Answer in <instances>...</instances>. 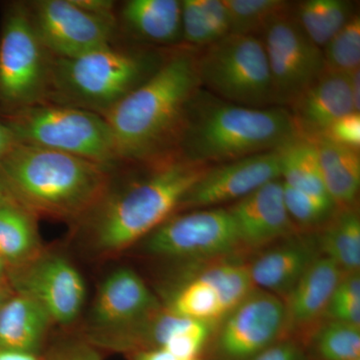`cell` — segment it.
Instances as JSON below:
<instances>
[{
	"label": "cell",
	"mask_w": 360,
	"mask_h": 360,
	"mask_svg": "<svg viewBox=\"0 0 360 360\" xmlns=\"http://www.w3.org/2000/svg\"><path fill=\"white\" fill-rule=\"evenodd\" d=\"M141 174L115 186L78 222L98 257H113L146 238L179 210L180 203L210 167L177 153L136 163Z\"/></svg>",
	"instance_id": "obj_1"
},
{
	"label": "cell",
	"mask_w": 360,
	"mask_h": 360,
	"mask_svg": "<svg viewBox=\"0 0 360 360\" xmlns=\"http://www.w3.org/2000/svg\"><path fill=\"white\" fill-rule=\"evenodd\" d=\"M200 89L195 49L182 46L165 53L146 82L103 115L120 165L176 153L187 108Z\"/></svg>",
	"instance_id": "obj_2"
},
{
	"label": "cell",
	"mask_w": 360,
	"mask_h": 360,
	"mask_svg": "<svg viewBox=\"0 0 360 360\" xmlns=\"http://www.w3.org/2000/svg\"><path fill=\"white\" fill-rule=\"evenodd\" d=\"M115 168L16 142L0 161V187L39 217L80 222L108 191Z\"/></svg>",
	"instance_id": "obj_3"
},
{
	"label": "cell",
	"mask_w": 360,
	"mask_h": 360,
	"mask_svg": "<svg viewBox=\"0 0 360 360\" xmlns=\"http://www.w3.org/2000/svg\"><path fill=\"white\" fill-rule=\"evenodd\" d=\"M300 134L290 110L246 108L200 89L187 108L175 151L198 165H221L283 148Z\"/></svg>",
	"instance_id": "obj_4"
},
{
	"label": "cell",
	"mask_w": 360,
	"mask_h": 360,
	"mask_svg": "<svg viewBox=\"0 0 360 360\" xmlns=\"http://www.w3.org/2000/svg\"><path fill=\"white\" fill-rule=\"evenodd\" d=\"M165 56L110 45L77 58L51 56L44 103L103 115L146 82Z\"/></svg>",
	"instance_id": "obj_5"
},
{
	"label": "cell",
	"mask_w": 360,
	"mask_h": 360,
	"mask_svg": "<svg viewBox=\"0 0 360 360\" xmlns=\"http://www.w3.org/2000/svg\"><path fill=\"white\" fill-rule=\"evenodd\" d=\"M2 117L20 143L60 151L110 168L120 165L110 125L96 112L41 103Z\"/></svg>",
	"instance_id": "obj_6"
},
{
	"label": "cell",
	"mask_w": 360,
	"mask_h": 360,
	"mask_svg": "<svg viewBox=\"0 0 360 360\" xmlns=\"http://www.w3.org/2000/svg\"><path fill=\"white\" fill-rule=\"evenodd\" d=\"M200 87L229 103L274 106L269 59L257 35L231 34L196 51Z\"/></svg>",
	"instance_id": "obj_7"
},
{
	"label": "cell",
	"mask_w": 360,
	"mask_h": 360,
	"mask_svg": "<svg viewBox=\"0 0 360 360\" xmlns=\"http://www.w3.org/2000/svg\"><path fill=\"white\" fill-rule=\"evenodd\" d=\"M51 60L33 27L27 4H9L0 32L1 115L44 103Z\"/></svg>",
	"instance_id": "obj_8"
},
{
	"label": "cell",
	"mask_w": 360,
	"mask_h": 360,
	"mask_svg": "<svg viewBox=\"0 0 360 360\" xmlns=\"http://www.w3.org/2000/svg\"><path fill=\"white\" fill-rule=\"evenodd\" d=\"M139 245L148 255L177 262H212L245 252L226 207L175 213Z\"/></svg>",
	"instance_id": "obj_9"
},
{
	"label": "cell",
	"mask_w": 360,
	"mask_h": 360,
	"mask_svg": "<svg viewBox=\"0 0 360 360\" xmlns=\"http://www.w3.org/2000/svg\"><path fill=\"white\" fill-rule=\"evenodd\" d=\"M292 6L276 15L262 33L274 106L284 108H290L326 70L323 51L298 25Z\"/></svg>",
	"instance_id": "obj_10"
},
{
	"label": "cell",
	"mask_w": 360,
	"mask_h": 360,
	"mask_svg": "<svg viewBox=\"0 0 360 360\" xmlns=\"http://www.w3.org/2000/svg\"><path fill=\"white\" fill-rule=\"evenodd\" d=\"M286 340L283 298L255 290L221 321L213 341L215 360H248Z\"/></svg>",
	"instance_id": "obj_11"
},
{
	"label": "cell",
	"mask_w": 360,
	"mask_h": 360,
	"mask_svg": "<svg viewBox=\"0 0 360 360\" xmlns=\"http://www.w3.org/2000/svg\"><path fill=\"white\" fill-rule=\"evenodd\" d=\"M11 290L39 303L54 324L77 321L86 300L84 276L65 255L42 251L27 264L9 271Z\"/></svg>",
	"instance_id": "obj_12"
},
{
	"label": "cell",
	"mask_w": 360,
	"mask_h": 360,
	"mask_svg": "<svg viewBox=\"0 0 360 360\" xmlns=\"http://www.w3.org/2000/svg\"><path fill=\"white\" fill-rule=\"evenodd\" d=\"M27 6L37 37L53 58H77L111 45L115 18L90 13L73 0H40Z\"/></svg>",
	"instance_id": "obj_13"
},
{
	"label": "cell",
	"mask_w": 360,
	"mask_h": 360,
	"mask_svg": "<svg viewBox=\"0 0 360 360\" xmlns=\"http://www.w3.org/2000/svg\"><path fill=\"white\" fill-rule=\"evenodd\" d=\"M162 304L139 274L120 267L103 279L82 336L94 343L129 330L158 311Z\"/></svg>",
	"instance_id": "obj_14"
},
{
	"label": "cell",
	"mask_w": 360,
	"mask_h": 360,
	"mask_svg": "<svg viewBox=\"0 0 360 360\" xmlns=\"http://www.w3.org/2000/svg\"><path fill=\"white\" fill-rule=\"evenodd\" d=\"M281 179L279 148L213 165L186 194L176 213L233 203Z\"/></svg>",
	"instance_id": "obj_15"
},
{
	"label": "cell",
	"mask_w": 360,
	"mask_h": 360,
	"mask_svg": "<svg viewBox=\"0 0 360 360\" xmlns=\"http://www.w3.org/2000/svg\"><path fill=\"white\" fill-rule=\"evenodd\" d=\"M226 208L245 252L262 250L300 232L286 210L281 179L272 180Z\"/></svg>",
	"instance_id": "obj_16"
},
{
	"label": "cell",
	"mask_w": 360,
	"mask_h": 360,
	"mask_svg": "<svg viewBox=\"0 0 360 360\" xmlns=\"http://www.w3.org/2000/svg\"><path fill=\"white\" fill-rule=\"evenodd\" d=\"M319 257L316 232L300 231L267 248L248 264L255 288L281 298Z\"/></svg>",
	"instance_id": "obj_17"
},
{
	"label": "cell",
	"mask_w": 360,
	"mask_h": 360,
	"mask_svg": "<svg viewBox=\"0 0 360 360\" xmlns=\"http://www.w3.org/2000/svg\"><path fill=\"white\" fill-rule=\"evenodd\" d=\"M335 262L319 257L285 296L286 335H314L345 276Z\"/></svg>",
	"instance_id": "obj_18"
},
{
	"label": "cell",
	"mask_w": 360,
	"mask_h": 360,
	"mask_svg": "<svg viewBox=\"0 0 360 360\" xmlns=\"http://www.w3.org/2000/svg\"><path fill=\"white\" fill-rule=\"evenodd\" d=\"M290 108L300 134H323L336 120L355 112L348 75L324 70Z\"/></svg>",
	"instance_id": "obj_19"
},
{
	"label": "cell",
	"mask_w": 360,
	"mask_h": 360,
	"mask_svg": "<svg viewBox=\"0 0 360 360\" xmlns=\"http://www.w3.org/2000/svg\"><path fill=\"white\" fill-rule=\"evenodd\" d=\"M53 323L30 296L11 290L0 307V352L40 356Z\"/></svg>",
	"instance_id": "obj_20"
},
{
	"label": "cell",
	"mask_w": 360,
	"mask_h": 360,
	"mask_svg": "<svg viewBox=\"0 0 360 360\" xmlns=\"http://www.w3.org/2000/svg\"><path fill=\"white\" fill-rule=\"evenodd\" d=\"M309 137L316 148L329 198L338 208L356 206L360 187L359 150L338 143L322 134Z\"/></svg>",
	"instance_id": "obj_21"
},
{
	"label": "cell",
	"mask_w": 360,
	"mask_h": 360,
	"mask_svg": "<svg viewBox=\"0 0 360 360\" xmlns=\"http://www.w3.org/2000/svg\"><path fill=\"white\" fill-rule=\"evenodd\" d=\"M120 14L137 39L155 44L181 40V0H129Z\"/></svg>",
	"instance_id": "obj_22"
},
{
	"label": "cell",
	"mask_w": 360,
	"mask_h": 360,
	"mask_svg": "<svg viewBox=\"0 0 360 360\" xmlns=\"http://www.w3.org/2000/svg\"><path fill=\"white\" fill-rule=\"evenodd\" d=\"M44 250L37 217L13 200L0 205V258L9 271Z\"/></svg>",
	"instance_id": "obj_23"
},
{
	"label": "cell",
	"mask_w": 360,
	"mask_h": 360,
	"mask_svg": "<svg viewBox=\"0 0 360 360\" xmlns=\"http://www.w3.org/2000/svg\"><path fill=\"white\" fill-rule=\"evenodd\" d=\"M316 236L321 257L333 260L345 274L359 272L360 217L356 206L338 208Z\"/></svg>",
	"instance_id": "obj_24"
},
{
	"label": "cell",
	"mask_w": 360,
	"mask_h": 360,
	"mask_svg": "<svg viewBox=\"0 0 360 360\" xmlns=\"http://www.w3.org/2000/svg\"><path fill=\"white\" fill-rule=\"evenodd\" d=\"M231 34V20L224 0H181V41L198 49Z\"/></svg>",
	"instance_id": "obj_25"
},
{
	"label": "cell",
	"mask_w": 360,
	"mask_h": 360,
	"mask_svg": "<svg viewBox=\"0 0 360 360\" xmlns=\"http://www.w3.org/2000/svg\"><path fill=\"white\" fill-rule=\"evenodd\" d=\"M279 150L281 180L284 184L319 200L333 201L324 186L316 148L311 137L300 134Z\"/></svg>",
	"instance_id": "obj_26"
},
{
	"label": "cell",
	"mask_w": 360,
	"mask_h": 360,
	"mask_svg": "<svg viewBox=\"0 0 360 360\" xmlns=\"http://www.w3.org/2000/svg\"><path fill=\"white\" fill-rule=\"evenodd\" d=\"M292 13L305 34L321 49L355 13L354 4L347 0H305L293 4Z\"/></svg>",
	"instance_id": "obj_27"
},
{
	"label": "cell",
	"mask_w": 360,
	"mask_h": 360,
	"mask_svg": "<svg viewBox=\"0 0 360 360\" xmlns=\"http://www.w3.org/2000/svg\"><path fill=\"white\" fill-rule=\"evenodd\" d=\"M194 276L200 277L214 288L225 315L257 290L248 264L231 257L212 260Z\"/></svg>",
	"instance_id": "obj_28"
},
{
	"label": "cell",
	"mask_w": 360,
	"mask_h": 360,
	"mask_svg": "<svg viewBox=\"0 0 360 360\" xmlns=\"http://www.w3.org/2000/svg\"><path fill=\"white\" fill-rule=\"evenodd\" d=\"M165 307L186 319L213 324L221 321L225 316L217 291L194 274L174 291Z\"/></svg>",
	"instance_id": "obj_29"
},
{
	"label": "cell",
	"mask_w": 360,
	"mask_h": 360,
	"mask_svg": "<svg viewBox=\"0 0 360 360\" xmlns=\"http://www.w3.org/2000/svg\"><path fill=\"white\" fill-rule=\"evenodd\" d=\"M231 20L232 34L257 35L276 15L288 11L286 0H224Z\"/></svg>",
	"instance_id": "obj_30"
},
{
	"label": "cell",
	"mask_w": 360,
	"mask_h": 360,
	"mask_svg": "<svg viewBox=\"0 0 360 360\" xmlns=\"http://www.w3.org/2000/svg\"><path fill=\"white\" fill-rule=\"evenodd\" d=\"M312 345L319 360L360 359V328L328 321L314 331Z\"/></svg>",
	"instance_id": "obj_31"
},
{
	"label": "cell",
	"mask_w": 360,
	"mask_h": 360,
	"mask_svg": "<svg viewBox=\"0 0 360 360\" xmlns=\"http://www.w3.org/2000/svg\"><path fill=\"white\" fill-rule=\"evenodd\" d=\"M283 196L288 215L300 231L321 229L338 210V206L333 201L314 198L284 182Z\"/></svg>",
	"instance_id": "obj_32"
},
{
	"label": "cell",
	"mask_w": 360,
	"mask_h": 360,
	"mask_svg": "<svg viewBox=\"0 0 360 360\" xmlns=\"http://www.w3.org/2000/svg\"><path fill=\"white\" fill-rule=\"evenodd\" d=\"M326 70L349 75L360 65V16L349 21L329 40L323 49Z\"/></svg>",
	"instance_id": "obj_33"
},
{
	"label": "cell",
	"mask_w": 360,
	"mask_h": 360,
	"mask_svg": "<svg viewBox=\"0 0 360 360\" xmlns=\"http://www.w3.org/2000/svg\"><path fill=\"white\" fill-rule=\"evenodd\" d=\"M40 360H103V352L80 335L47 345Z\"/></svg>",
	"instance_id": "obj_34"
},
{
	"label": "cell",
	"mask_w": 360,
	"mask_h": 360,
	"mask_svg": "<svg viewBox=\"0 0 360 360\" xmlns=\"http://www.w3.org/2000/svg\"><path fill=\"white\" fill-rule=\"evenodd\" d=\"M321 134L342 146L359 150L360 113L352 112L343 116Z\"/></svg>",
	"instance_id": "obj_35"
},
{
	"label": "cell",
	"mask_w": 360,
	"mask_h": 360,
	"mask_svg": "<svg viewBox=\"0 0 360 360\" xmlns=\"http://www.w3.org/2000/svg\"><path fill=\"white\" fill-rule=\"evenodd\" d=\"M326 316L328 321L342 322L360 328V300L333 295Z\"/></svg>",
	"instance_id": "obj_36"
},
{
	"label": "cell",
	"mask_w": 360,
	"mask_h": 360,
	"mask_svg": "<svg viewBox=\"0 0 360 360\" xmlns=\"http://www.w3.org/2000/svg\"><path fill=\"white\" fill-rule=\"evenodd\" d=\"M248 360H302V352L295 341L285 340L271 345Z\"/></svg>",
	"instance_id": "obj_37"
},
{
	"label": "cell",
	"mask_w": 360,
	"mask_h": 360,
	"mask_svg": "<svg viewBox=\"0 0 360 360\" xmlns=\"http://www.w3.org/2000/svg\"><path fill=\"white\" fill-rule=\"evenodd\" d=\"M84 11L103 18H115V2L110 0H73Z\"/></svg>",
	"instance_id": "obj_38"
},
{
	"label": "cell",
	"mask_w": 360,
	"mask_h": 360,
	"mask_svg": "<svg viewBox=\"0 0 360 360\" xmlns=\"http://www.w3.org/2000/svg\"><path fill=\"white\" fill-rule=\"evenodd\" d=\"M16 142L18 141H16L15 136L6 122H4L1 112H0V161L13 148Z\"/></svg>",
	"instance_id": "obj_39"
},
{
	"label": "cell",
	"mask_w": 360,
	"mask_h": 360,
	"mask_svg": "<svg viewBox=\"0 0 360 360\" xmlns=\"http://www.w3.org/2000/svg\"><path fill=\"white\" fill-rule=\"evenodd\" d=\"M129 360H186L179 359L165 350H148V352H137L129 355Z\"/></svg>",
	"instance_id": "obj_40"
},
{
	"label": "cell",
	"mask_w": 360,
	"mask_h": 360,
	"mask_svg": "<svg viewBox=\"0 0 360 360\" xmlns=\"http://www.w3.org/2000/svg\"><path fill=\"white\" fill-rule=\"evenodd\" d=\"M355 112H360V68L348 75Z\"/></svg>",
	"instance_id": "obj_41"
},
{
	"label": "cell",
	"mask_w": 360,
	"mask_h": 360,
	"mask_svg": "<svg viewBox=\"0 0 360 360\" xmlns=\"http://www.w3.org/2000/svg\"><path fill=\"white\" fill-rule=\"evenodd\" d=\"M0 360H40V356L14 354V352H0Z\"/></svg>",
	"instance_id": "obj_42"
},
{
	"label": "cell",
	"mask_w": 360,
	"mask_h": 360,
	"mask_svg": "<svg viewBox=\"0 0 360 360\" xmlns=\"http://www.w3.org/2000/svg\"><path fill=\"white\" fill-rule=\"evenodd\" d=\"M9 269L0 258V285H8ZM11 288V286H9Z\"/></svg>",
	"instance_id": "obj_43"
},
{
	"label": "cell",
	"mask_w": 360,
	"mask_h": 360,
	"mask_svg": "<svg viewBox=\"0 0 360 360\" xmlns=\"http://www.w3.org/2000/svg\"><path fill=\"white\" fill-rule=\"evenodd\" d=\"M11 291V288L8 285H0V307H1L2 302Z\"/></svg>",
	"instance_id": "obj_44"
},
{
	"label": "cell",
	"mask_w": 360,
	"mask_h": 360,
	"mask_svg": "<svg viewBox=\"0 0 360 360\" xmlns=\"http://www.w3.org/2000/svg\"><path fill=\"white\" fill-rule=\"evenodd\" d=\"M11 200V198L6 193V191L0 187V205L7 202V201Z\"/></svg>",
	"instance_id": "obj_45"
},
{
	"label": "cell",
	"mask_w": 360,
	"mask_h": 360,
	"mask_svg": "<svg viewBox=\"0 0 360 360\" xmlns=\"http://www.w3.org/2000/svg\"><path fill=\"white\" fill-rule=\"evenodd\" d=\"M196 360H200V359H196Z\"/></svg>",
	"instance_id": "obj_46"
},
{
	"label": "cell",
	"mask_w": 360,
	"mask_h": 360,
	"mask_svg": "<svg viewBox=\"0 0 360 360\" xmlns=\"http://www.w3.org/2000/svg\"><path fill=\"white\" fill-rule=\"evenodd\" d=\"M357 360H360V359H357Z\"/></svg>",
	"instance_id": "obj_47"
}]
</instances>
